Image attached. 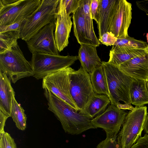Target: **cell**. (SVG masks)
I'll use <instances>...</instances> for the list:
<instances>
[{"label": "cell", "instance_id": "30", "mask_svg": "<svg viewBox=\"0 0 148 148\" xmlns=\"http://www.w3.org/2000/svg\"><path fill=\"white\" fill-rule=\"evenodd\" d=\"M90 6L92 18L98 24L99 20L100 0H91Z\"/></svg>", "mask_w": 148, "mask_h": 148}, {"label": "cell", "instance_id": "14", "mask_svg": "<svg viewBox=\"0 0 148 148\" xmlns=\"http://www.w3.org/2000/svg\"><path fill=\"white\" fill-rule=\"evenodd\" d=\"M125 74L135 80L148 81V52L116 66Z\"/></svg>", "mask_w": 148, "mask_h": 148}, {"label": "cell", "instance_id": "1", "mask_svg": "<svg viewBox=\"0 0 148 148\" xmlns=\"http://www.w3.org/2000/svg\"><path fill=\"white\" fill-rule=\"evenodd\" d=\"M44 90L48 109L60 121L66 133L79 135L89 130L95 129L91 123L92 119L77 111L51 91Z\"/></svg>", "mask_w": 148, "mask_h": 148}, {"label": "cell", "instance_id": "5", "mask_svg": "<svg viewBox=\"0 0 148 148\" xmlns=\"http://www.w3.org/2000/svg\"><path fill=\"white\" fill-rule=\"evenodd\" d=\"M147 114L146 106H135L127 113L117 137L121 148H130L141 136Z\"/></svg>", "mask_w": 148, "mask_h": 148}, {"label": "cell", "instance_id": "9", "mask_svg": "<svg viewBox=\"0 0 148 148\" xmlns=\"http://www.w3.org/2000/svg\"><path fill=\"white\" fill-rule=\"evenodd\" d=\"M73 69L69 66L49 74L42 79V88L51 91L79 112L70 92L69 74Z\"/></svg>", "mask_w": 148, "mask_h": 148}, {"label": "cell", "instance_id": "24", "mask_svg": "<svg viewBox=\"0 0 148 148\" xmlns=\"http://www.w3.org/2000/svg\"><path fill=\"white\" fill-rule=\"evenodd\" d=\"M12 97L11 106V117L15 123L16 127L19 130L23 131L26 127L27 117L25 110L18 103L15 98Z\"/></svg>", "mask_w": 148, "mask_h": 148}, {"label": "cell", "instance_id": "33", "mask_svg": "<svg viewBox=\"0 0 148 148\" xmlns=\"http://www.w3.org/2000/svg\"><path fill=\"white\" fill-rule=\"evenodd\" d=\"M130 148H148V134H145L143 137H140L135 144Z\"/></svg>", "mask_w": 148, "mask_h": 148}, {"label": "cell", "instance_id": "27", "mask_svg": "<svg viewBox=\"0 0 148 148\" xmlns=\"http://www.w3.org/2000/svg\"><path fill=\"white\" fill-rule=\"evenodd\" d=\"M0 148H17L13 138L5 131L0 133Z\"/></svg>", "mask_w": 148, "mask_h": 148}, {"label": "cell", "instance_id": "25", "mask_svg": "<svg viewBox=\"0 0 148 148\" xmlns=\"http://www.w3.org/2000/svg\"><path fill=\"white\" fill-rule=\"evenodd\" d=\"M20 38V31H12L0 33V54L10 50Z\"/></svg>", "mask_w": 148, "mask_h": 148}, {"label": "cell", "instance_id": "16", "mask_svg": "<svg viewBox=\"0 0 148 148\" xmlns=\"http://www.w3.org/2000/svg\"><path fill=\"white\" fill-rule=\"evenodd\" d=\"M118 0H100L99 22L97 24L99 38L108 32Z\"/></svg>", "mask_w": 148, "mask_h": 148}, {"label": "cell", "instance_id": "18", "mask_svg": "<svg viewBox=\"0 0 148 148\" xmlns=\"http://www.w3.org/2000/svg\"><path fill=\"white\" fill-rule=\"evenodd\" d=\"M11 81L5 73L0 72V111L9 117L12 97L15 95Z\"/></svg>", "mask_w": 148, "mask_h": 148}, {"label": "cell", "instance_id": "38", "mask_svg": "<svg viewBox=\"0 0 148 148\" xmlns=\"http://www.w3.org/2000/svg\"><path fill=\"white\" fill-rule=\"evenodd\" d=\"M146 37H147V40L148 44V33H147V34L146 35Z\"/></svg>", "mask_w": 148, "mask_h": 148}, {"label": "cell", "instance_id": "31", "mask_svg": "<svg viewBox=\"0 0 148 148\" xmlns=\"http://www.w3.org/2000/svg\"><path fill=\"white\" fill-rule=\"evenodd\" d=\"M117 39L112 34L108 32L104 33L99 40L103 44L108 46L114 45Z\"/></svg>", "mask_w": 148, "mask_h": 148}, {"label": "cell", "instance_id": "13", "mask_svg": "<svg viewBox=\"0 0 148 148\" xmlns=\"http://www.w3.org/2000/svg\"><path fill=\"white\" fill-rule=\"evenodd\" d=\"M71 17V16L67 14L62 0H59L54 34L59 52L62 51L69 44V39L73 24Z\"/></svg>", "mask_w": 148, "mask_h": 148}, {"label": "cell", "instance_id": "35", "mask_svg": "<svg viewBox=\"0 0 148 148\" xmlns=\"http://www.w3.org/2000/svg\"><path fill=\"white\" fill-rule=\"evenodd\" d=\"M9 117V116L0 111V133L5 131L4 127L5 123L6 120Z\"/></svg>", "mask_w": 148, "mask_h": 148}, {"label": "cell", "instance_id": "19", "mask_svg": "<svg viewBox=\"0 0 148 148\" xmlns=\"http://www.w3.org/2000/svg\"><path fill=\"white\" fill-rule=\"evenodd\" d=\"M72 18L74 34L77 42L80 45L84 44L94 46L88 35L81 1L79 7L73 14Z\"/></svg>", "mask_w": 148, "mask_h": 148}, {"label": "cell", "instance_id": "11", "mask_svg": "<svg viewBox=\"0 0 148 148\" xmlns=\"http://www.w3.org/2000/svg\"><path fill=\"white\" fill-rule=\"evenodd\" d=\"M56 21L45 25L26 42L28 49L32 54L42 53L59 55L54 34Z\"/></svg>", "mask_w": 148, "mask_h": 148}, {"label": "cell", "instance_id": "4", "mask_svg": "<svg viewBox=\"0 0 148 148\" xmlns=\"http://www.w3.org/2000/svg\"><path fill=\"white\" fill-rule=\"evenodd\" d=\"M0 72L5 73L14 84L22 78L33 76L31 62L25 58L18 43L0 54Z\"/></svg>", "mask_w": 148, "mask_h": 148}, {"label": "cell", "instance_id": "23", "mask_svg": "<svg viewBox=\"0 0 148 148\" xmlns=\"http://www.w3.org/2000/svg\"><path fill=\"white\" fill-rule=\"evenodd\" d=\"M91 0H81V3L84 14L85 23L89 38L94 46L99 47L100 42L97 38L94 29L90 4Z\"/></svg>", "mask_w": 148, "mask_h": 148}, {"label": "cell", "instance_id": "12", "mask_svg": "<svg viewBox=\"0 0 148 148\" xmlns=\"http://www.w3.org/2000/svg\"><path fill=\"white\" fill-rule=\"evenodd\" d=\"M132 19V4L126 0H118L108 32L117 38L128 37V30Z\"/></svg>", "mask_w": 148, "mask_h": 148}, {"label": "cell", "instance_id": "36", "mask_svg": "<svg viewBox=\"0 0 148 148\" xmlns=\"http://www.w3.org/2000/svg\"><path fill=\"white\" fill-rule=\"evenodd\" d=\"M143 130L148 134V114H147L144 125Z\"/></svg>", "mask_w": 148, "mask_h": 148}, {"label": "cell", "instance_id": "8", "mask_svg": "<svg viewBox=\"0 0 148 148\" xmlns=\"http://www.w3.org/2000/svg\"><path fill=\"white\" fill-rule=\"evenodd\" d=\"M70 92L80 111L83 109L94 94L90 75L81 67L69 74Z\"/></svg>", "mask_w": 148, "mask_h": 148}, {"label": "cell", "instance_id": "3", "mask_svg": "<svg viewBox=\"0 0 148 148\" xmlns=\"http://www.w3.org/2000/svg\"><path fill=\"white\" fill-rule=\"evenodd\" d=\"M108 83L109 96L111 104L117 107L123 101L125 104L131 105L130 90L135 80L120 71L116 66L102 62Z\"/></svg>", "mask_w": 148, "mask_h": 148}, {"label": "cell", "instance_id": "20", "mask_svg": "<svg viewBox=\"0 0 148 148\" xmlns=\"http://www.w3.org/2000/svg\"><path fill=\"white\" fill-rule=\"evenodd\" d=\"M110 103L108 95L94 93L85 108L79 112L93 119L104 112Z\"/></svg>", "mask_w": 148, "mask_h": 148}, {"label": "cell", "instance_id": "2", "mask_svg": "<svg viewBox=\"0 0 148 148\" xmlns=\"http://www.w3.org/2000/svg\"><path fill=\"white\" fill-rule=\"evenodd\" d=\"M59 0H42L37 9L25 19L20 38L27 41L46 25L56 21Z\"/></svg>", "mask_w": 148, "mask_h": 148}, {"label": "cell", "instance_id": "17", "mask_svg": "<svg viewBox=\"0 0 148 148\" xmlns=\"http://www.w3.org/2000/svg\"><path fill=\"white\" fill-rule=\"evenodd\" d=\"M148 52V47L146 49H138L113 45L110 51L109 59L108 62L117 66L132 59L144 54Z\"/></svg>", "mask_w": 148, "mask_h": 148}, {"label": "cell", "instance_id": "6", "mask_svg": "<svg viewBox=\"0 0 148 148\" xmlns=\"http://www.w3.org/2000/svg\"><path fill=\"white\" fill-rule=\"evenodd\" d=\"M77 60V56L33 53L30 61L33 71V76L37 79H42L49 74L70 66Z\"/></svg>", "mask_w": 148, "mask_h": 148}, {"label": "cell", "instance_id": "7", "mask_svg": "<svg viewBox=\"0 0 148 148\" xmlns=\"http://www.w3.org/2000/svg\"><path fill=\"white\" fill-rule=\"evenodd\" d=\"M42 0H0V26L25 18L39 7Z\"/></svg>", "mask_w": 148, "mask_h": 148}, {"label": "cell", "instance_id": "34", "mask_svg": "<svg viewBox=\"0 0 148 148\" xmlns=\"http://www.w3.org/2000/svg\"><path fill=\"white\" fill-rule=\"evenodd\" d=\"M136 3L138 8L145 12L148 16V0L137 1Z\"/></svg>", "mask_w": 148, "mask_h": 148}, {"label": "cell", "instance_id": "10", "mask_svg": "<svg viewBox=\"0 0 148 148\" xmlns=\"http://www.w3.org/2000/svg\"><path fill=\"white\" fill-rule=\"evenodd\" d=\"M127 114L123 109L111 104L104 112L92 119L91 123L95 129H103L106 136L116 137Z\"/></svg>", "mask_w": 148, "mask_h": 148}, {"label": "cell", "instance_id": "29", "mask_svg": "<svg viewBox=\"0 0 148 148\" xmlns=\"http://www.w3.org/2000/svg\"><path fill=\"white\" fill-rule=\"evenodd\" d=\"M116 137L106 138L101 142L97 146V148H121L118 144Z\"/></svg>", "mask_w": 148, "mask_h": 148}, {"label": "cell", "instance_id": "32", "mask_svg": "<svg viewBox=\"0 0 148 148\" xmlns=\"http://www.w3.org/2000/svg\"><path fill=\"white\" fill-rule=\"evenodd\" d=\"M25 18L20 19L14 23L0 26V33L12 31H20L22 24Z\"/></svg>", "mask_w": 148, "mask_h": 148}, {"label": "cell", "instance_id": "21", "mask_svg": "<svg viewBox=\"0 0 148 148\" xmlns=\"http://www.w3.org/2000/svg\"><path fill=\"white\" fill-rule=\"evenodd\" d=\"M146 81L135 80L133 81L130 90L131 103L136 106L141 107L148 104V91Z\"/></svg>", "mask_w": 148, "mask_h": 148}, {"label": "cell", "instance_id": "28", "mask_svg": "<svg viewBox=\"0 0 148 148\" xmlns=\"http://www.w3.org/2000/svg\"><path fill=\"white\" fill-rule=\"evenodd\" d=\"M81 0H62L67 14H73L79 7Z\"/></svg>", "mask_w": 148, "mask_h": 148}, {"label": "cell", "instance_id": "15", "mask_svg": "<svg viewBox=\"0 0 148 148\" xmlns=\"http://www.w3.org/2000/svg\"><path fill=\"white\" fill-rule=\"evenodd\" d=\"M81 67L90 75L96 69L102 65L97 55V47L90 45H80L77 56Z\"/></svg>", "mask_w": 148, "mask_h": 148}, {"label": "cell", "instance_id": "37", "mask_svg": "<svg viewBox=\"0 0 148 148\" xmlns=\"http://www.w3.org/2000/svg\"><path fill=\"white\" fill-rule=\"evenodd\" d=\"M146 86H147V88L148 91V81H147L146 82Z\"/></svg>", "mask_w": 148, "mask_h": 148}, {"label": "cell", "instance_id": "26", "mask_svg": "<svg viewBox=\"0 0 148 148\" xmlns=\"http://www.w3.org/2000/svg\"><path fill=\"white\" fill-rule=\"evenodd\" d=\"M114 45L138 49H146L148 47V44L146 42L136 39L129 36L125 38H117Z\"/></svg>", "mask_w": 148, "mask_h": 148}, {"label": "cell", "instance_id": "22", "mask_svg": "<svg viewBox=\"0 0 148 148\" xmlns=\"http://www.w3.org/2000/svg\"><path fill=\"white\" fill-rule=\"evenodd\" d=\"M95 93L109 96V91L106 73L102 66L95 69L90 75Z\"/></svg>", "mask_w": 148, "mask_h": 148}]
</instances>
